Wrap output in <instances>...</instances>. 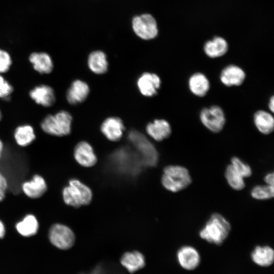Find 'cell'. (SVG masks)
Returning <instances> with one entry per match:
<instances>
[{
	"label": "cell",
	"instance_id": "cell-27",
	"mask_svg": "<svg viewBox=\"0 0 274 274\" xmlns=\"http://www.w3.org/2000/svg\"><path fill=\"white\" fill-rule=\"evenodd\" d=\"M225 177L228 184L233 189L241 190L245 187L244 178L230 164L226 168Z\"/></svg>",
	"mask_w": 274,
	"mask_h": 274
},
{
	"label": "cell",
	"instance_id": "cell-28",
	"mask_svg": "<svg viewBox=\"0 0 274 274\" xmlns=\"http://www.w3.org/2000/svg\"><path fill=\"white\" fill-rule=\"evenodd\" d=\"M251 196L257 200H266L271 198L274 195L273 186L257 185L254 186L251 191Z\"/></svg>",
	"mask_w": 274,
	"mask_h": 274
},
{
	"label": "cell",
	"instance_id": "cell-31",
	"mask_svg": "<svg viewBox=\"0 0 274 274\" xmlns=\"http://www.w3.org/2000/svg\"><path fill=\"white\" fill-rule=\"evenodd\" d=\"M13 90V86L0 75V98L7 99Z\"/></svg>",
	"mask_w": 274,
	"mask_h": 274
},
{
	"label": "cell",
	"instance_id": "cell-2",
	"mask_svg": "<svg viewBox=\"0 0 274 274\" xmlns=\"http://www.w3.org/2000/svg\"><path fill=\"white\" fill-rule=\"evenodd\" d=\"M192 182L188 170L184 166L177 165L164 167L161 177V183L167 190L177 192L187 187Z\"/></svg>",
	"mask_w": 274,
	"mask_h": 274
},
{
	"label": "cell",
	"instance_id": "cell-10",
	"mask_svg": "<svg viewBox=\"0 0 274 274\" xmlns=\"http://www.w3.org/2000/svg\"><path fill=\"white\" fill-rule=\"evenodd\" d=\"M177 259L182 268L191 270L198 266L200 263V257L195 248L190 246H184L178 251Z\"/></svg>",
	"mask_w": 274,
	"mask_h": 274
},
{
	"label": "cell",
	"instance_id": "cell-3",
	"mask_svg": "<svg viewBox=\"0 0 274 274\" xmlns=\"http://www.w3.org/2000/svg\"><path fill=\"white\" fill-rule=\"evenodd\" d=\"M64 203L70 206L79 208L90 203L92 198L91 190L79 180L73 179L62 191Z\"/></svg>",
	"mask_w": 274,
	"mask_h": 274
},
{
	"label": "cell",
	"instance_id": "cell-12",
	"mask_svg": "<svg viewBox=\"0 0 274 274\" xmlns=\"http://www.w3.org/2000/svg\"><path fill=\"white\" fill-rule=\"evenodd\" d=\"M21 188L26 196L31 199H37L47 191V185L44 178L37 174L30 180L24 182L22 184Z\"/></svg>",
	"mask_w": 274,
	"mask_h": 274
},
{
	"label": "cell",
	"instance_id": "cell-16",
	"mask_svg": "<svg viewBox=\"0 0 274 274\" xmlns=\"http://www.w3.org/2000/svg\"><path fill=\"white\" fill-rule=\"evenodd\" d=\"M89 93L88 84L81 80L73 81L68 88L66 98L71 105H75L84 101Z\"/></svg>",
	"mask_w": 274,
	"mask_h": 274
},
{
	"label": "cell",
	"instance_id": "cell-30",
	"mask_svg": "<svg viewBox=\"0 0 274 274\" xmlns=\"http://www.w3.org/2000/svg\"><path fill=\"white\" fill-rule=\"evenodd\" d=\"M12 62L10 54L7 51L0 49V74L7 72L10 68Z\"/></svg>",
	"mask_w": 274,
	"mask_h": 274
},
{
	"label": "cell",
	"instance_id": "cell-25",
	"mask_svg": "<svg viewBox=\"0 0 274 274\" xmlns=\"http://www.w3.org/2000/svg\"><path fill=\"white\" fill-rule=\"evenodd\" d=\"M88 65L90 70L95 74L105 73L108 66L106 55L101 51L91 52L88 58Z\"/></svg>",
	"mask_w": 274,
	"mask_h": 274
},
{
	"label": "cell",
	"instance_id": "cell-1",
	"mask_svg": "<svg viewBox=\"0 0 274 274\" xmlns=\"http://www.w3.org/2000/svg\"><path fill=\"white\" fill-rule=\"evenodd\" d=\"M231 225L228 221L219 213L213 214L199 232V236L208 243L222 244L228 236Z\"/></svg>",
	"mask_w": 274,
	"mask_h": 274
},
{
	"label": "cell",
	"instance_id": "cell-18",
	"mask_svg": "<svg viewBox=\"0 0 274 274\" xmlns=\"http://www.w3.org/2000/svg\"><path fill=\"white\" fill-rule=\"evenodd\" d=\"M148 134L156 141H162L170 135L172 128L169 123L164 119H156L146 126Z\"/></svg>",
	"mask_w": 274,
	"mask_h": 274
},
{
	"label": "cell",
	"instance_id": "cell-34",
	"mask_svg": "<svg viewBox=\"0 0 274 274\" xmlns=\"http://www.w3.org/2000/svg\"><path fill=\"white\" fill-rule=\"evenodd\" d=\"M6 233V228L4 223L0 220V239L3 238Z\"/></svg>",
	"mask_w": 274,
	"mask_h": 274
},
{
	"label": "cell",
	"instance_id": "cell-35",
	"mask_svg": "<svg viewBox=\"0 0 274 274\" xmlns=\"http://www.w3.org/2000/svg\"><path fill=\"white\" fill-rule=\"evenodd\" d=\"M268 108L270 111L273 112L274 110V97L272 96L269 100Z\"/></svg>",
	"mask_w": 274,
	"mask_h": 274
},
{
	"label": "cell",
	"instance_id": "cell-33",
	"mask_svg": "<svg viewBox=\"0 0 274 274\" xmlns=\"http://www.w3.org/2000/svg\"><path fill=\"white\" fill-rule=\"evenodd\" d=\"M264 180L267 185L273 186V173H267L264 177Z\"/></svg>",
	"mask_w": 274,
	"mask_h": 274
},
{
	"label": "cell",
	"instance_id": "cell-21",
	"mask_svg": "<svg viewBox=\"0 0 274 274\" xmlns=\"http://www.w3.org/2000/svg\"><path fill=\"white\" fill-rule=\"evenodd\" d=\"M228 49L226 41L220 37H214L207 41L204 45L203 50L206 54L211 58H217L224 55Z\"/></svg>",
	"mask_w": 274,
	"mask_h": 274
},
{
	"label": "cell",
	"instance_id": "cell-37",
	"mask_svg": "<svg viewBox=\"0 0 274 274\" xmlns=\"http://www.w3.org/2000/svg\"><path fill=\"white\" fill-rule=\"evenodd\" d=\"M2 118V112L0 110V120H1Z\"/></svg>",
	"mask_w": 274,
	"mask_h": 274
},
{
	"label": "cell",
	"instance_id": "cell-23",
	"mask_svg": "<svg viewBox=\"0 0 274 274\" xmlns=\"http://www.w3.org/2000/svg\"><path fill=\"white\" fill-rule=\"evenodd\" d=\"M39 224L36 217L31 214L25 215L23 219L15 225L17 231L24 237L35 235L38 231Z\"/></svg>",
	"mask_w": 274,
	"mask_h": 274
},
{
	"label": "cell",
	"instance_id": "cell-17",
	"mask_svg": "<svg viewBox=\"0 0 274 274\" xmlns=\"http://www.w3.org/2000/svg\"><path fill=\"white\" fill-rule=\"evenodd\" d=\"M120 262L129 272L133 273L145 267L146 259L144 255L139 251H128L122 255Z\"/></svg>",
	"mask_w": 274,
	"mask_h": 274
},
{
	"label": "cell",
	"instance_id": "cell-5",
	"mask_svg": "<svg viewBox=\"0 0 274 274\" xmlns=\"http://www.w3.org/2000/svg\"><path fill=\"white\" fill-rule=\"evenodd\" d=\"M128 140L140 155L142 162L146 166H154L158 161V153L153 144L142 133L130 131Z\"/></svg>",
	"mask_w": 274,
	"mask_h": 274
},
{
	"label": "cell",
	"instance_id": "cell-29",
	"mask_svg": "<svg viewBox=\"0 0 274 274\" xmlns=\"http://www.w3.org/2000/svg\"><path fill=\"white\" fill-rule=\"evenodd\" d=\"M230 164L244 178L251 176L252 171L250 165L238 157H233L231 159Z\"/></svg>",
	"mask_w": 274,
	"mask_h": 274
},
{
	"label": "cell",
	"instance_id": "cell-20",
	"mask_svg": "<svg viewBox=\"0 0 274 274\" xmlns=\"http://www.w3.org/2000/svg\"><path fill=\"white\" fill-rule=\"evenodd\" d=\"M188 86L192 93L198 97H203L208 92L210 84L209 79L203 74L195 73L190 77Z\"/></svg>",
	"mask_w": 274,
	"mask_h": 274
},
{
	"label": "cell",
	"instance_id": "cell-36",
	"mask_svg": "<svg viewBox=\"0 0 274 274\" xmlns=\"http://www.w3.org/2000/svg\"><path fill=\"white\" fill-rule=\"evenodd\" d=\"M4 151V144L3 142L0 139V159L2 156Z\"/></svg>",
	"mask_w": 274,
	"mask_h": 274
},
{
	"label": "cell",
	"instance_id": "cell-14",
	"mask_svg": "<svg viewBox=\"0 0 274 274\" xmlns=\"http://www.w3.org/2000/svg\"><path fill=\"white\" fill-rule=\"evenodd\" d=\"M246 78L245 71L237 65L231 64L224 67L220 75L221 82L225 86H237L243 84Z\"/></svg>",
	"mask_w": 274,
	"mask_h": 274
},
{
	"label": "cell",
	"instance_id": "cell-6",
	"mask_svg": "<svg viewBox=\"0 0 274 274\" xmlns=\"http://www.w3.org/2000/svg\"><path fill=\"white\" fill-rule=\"evenodd\" d=\"M48 237L53 246L61 250L71 248L75 242V235L73 230L68 226L59 223L54 224L50 227Z\"/></svg>",
	"mask_w": 274,
	"mask_h": 274
},
{
	"label": "cell",
	"instance_id": "cell-4",
	"mask_svg": "<svg viewBox=\"0 0 274 274\" xmlns=\"http://www.w3.org/2000/svg\"><path fill=\"white\" fill-rule=\"evenodd\" d=\"M72 117L66 111L47 115L41 123V127L47 134L62 136L71 132Z\"/></svg>",
	"mask_w": 274,
	"mask_h": 274
},
{
	"label": "cell",
	"instance_id": "cell-24",
	"mask_svg": "<svg viewBox=\"0 0 274 274\" xmlns=\"http://www.w3.org/2000/svg\"><path fill=\"white\" fill-rule=\"evenodd\" d=\"M254 123L261 133L269 134L274 129V119L269 112L264 110L257 111L254 115Z\"/></svg>",
	"mask_w": 274,
	"mask_h": 274
},
{
	"label": "cell",
	"instance_id": "cell-22",
	"mask_svg": "<svg viewBox=\"0 0 274 274\" xmlns=\"http://www.w3.org/2000/svg\"><path fill=\"white\" fill-rule=\"evenodd\" d=\"M253 261L259 266L267 267L274 261V251L268 246H256L251 253Z\"/></svg>",
	"mask_w": 274,
	"mask_h": 274
},
{
	"label": "cell",
	"instance_id": "cell-15",
	"mask_svg": "<svg viewBox=\"0 0 274 274\" xmlns=\"http://www.w3.org/2000/svg\"><path fill=\"white\" fill-rule=\"evenodd\" d=\"M124 126L122 121L118 117H109L102 123L100 129L104 135L110 141H119L123 135Z\"/></svg>",
	"mask_w": 274,
	"mask_h": 274
},
{
	"label": "cell",
	"instance_id": "cell-11",
	"mask_svg": "<svg viewBox=\"0 0 274 274\" xmlns=\"http://www.w3.org/2000/svg\"><path fill=\"white\" fill-rule=\"evenodd\" d=\"M30 97L37 104L44 107L53 105L55 101V95L53 89L45 84L38 85L29 92Z\"/></svg>",
	"mask_w": 274,
	"mask_h": 274
},
{
	"label": "cell",
	"instance_id": "cell-19",
	"mask_svg": "<svg viewBox=\"0 0 274 274\" xmlns=\"http://www.w3.org/2000/svg\"><path fill=\"white\" fill-rule=\"evenodd\" d=\"M33 69L41 74H48L53 69V63L50 56L45 52H33L29 57Z\"/></svg>",
	"mask_w": 274,
	"mask_h": 274
},
{
	"label": "cell",
	"instance_id": "cell-7",
	"mask_svg": "<svg viewBox=\"0 0 274 274\" xmlns=\"http://www.w3.org/2000/svg\"><path fill=\"white\" fill-rule=\"evenodd\" d=\"M199 118L207 129L215 133L223 129L226 122L224 112L218 106L203 108L200 113Z\"/></svg>",
	"mask_w": 274,
	"mask_h": 274
},
{
	"label": "cell",
	"instance_id": "cell-8",
	"mask_svg": "<svg viewBox=\"0 0 274 274\" xmlns=\"http://www.w3.org/2000/svg\"><path fill=\"white\" fill-rule=\"evenodd\" d=\"M132 26L135 34L144 40L153 39L158 34L156 21L155 18L149 14H143L133 17Z\"/></svg>",
	"mask_w": 274,
	"mask_h": 274
},
{
	"label": "cell",
	"instance_id": "cell-32",
	"mask_svg": "<svg viewBox=\"0 0 274 274\" xmlns=\"http://www.w3.org/2000/svg\"><path fill=\"white\" fill-rule=\"evenodd\" d=\"M8 188V182L5 176L0 172V201L4 199Z\"/></svg>",
	"mask_w": 274,
	"mask_h": 274
},
{
	"label": "cell",
	"instance_id": "cell-13",
	"mask_svg": "<svg viewBox=\"0 0 274 274\" xmlns=\"http://www.w3.org/2000/svg\"><path fill=\"white\" fill-rule=\"evenodd\" d=\"M141 93L146 96H153L157 93L161 85L159 77L155 74L143 73L137 81Z\"/></svg>",
	"mask_w": 274,
	"mask_h": 274
},
{
	"label": "cell",
	"instance_id": "cell-9",
	"mask_svg": "<svg viewBox=\"0 0 274 274\" xmlns=\"http://www.w3.org/2000/svg\"><path fill=\"white\" fill-rule=\"evenodd\" d=\"M74 156L76 161L81 166L91 167L97 160L92 146L86 142H81L75 146Z\"/></svg>",
	"mask_w": 274,
	"mask_h": 274
},
{
	"label": "cell",
	"instance_id": "cell-26",
	"mask_svg": "<svg viewBox=\"0 0 274 274\" xmlns=\"http://www.w3.org/2000/svg\"><path fill=\"white\" fill-rule=\"evenodd\" d=\"M14 136L16 143L21 147L29 145L36 139L33 128L28 124L18 126L14 131Z\"/></svg>",
	"mask_w": 274,
	"mask_h": 274
}]
</instances>
